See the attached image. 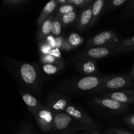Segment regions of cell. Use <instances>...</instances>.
<instances>
[{
  "mask_svg": "<svg viewBox=\"0 0 134 134\" xmlns=\"http://www.w3.org/2000/svg\"><path fill=\"white\" fill-rule=\"evenodd\" d=\"M38 126L42 131L50 132L54 130V115L52 110L48 107L42 105L33 113Z\"/></svg>",
  "mask_w": 134,
  "mask_h": 134,
  "instance_id": "1",
  "label": "cell"
},
{
  "mask_svg": "<svg viewBox=\"0 0 134 134\" xmlns=\"http://www.w3.org/2000/svg\"><path fill=\"white\" fill-rule=\"evenodd\" d=\"M132 77L130 75H116L115 77L111 76L109 79L103 82L102 85L97 88L96 90L98 92L105 90H113L123 89L130 86Z\"/></svg>",
  "mask_w": 134,
  "mask_h": 134,
  "instance_id": "2",
  "label": "cell"
},
{
  "mask_svg": "<svg viewBox=\"0 0 134 134\" xmlns=\"http://www.w3.org/2000/svg\"><path fill=\"white\" fill-rule=\"evenodd\" d=\"M118 44L116 34L111 31H104L99 33L90 39L88 45L92 47H111L114 48Z\"/></svg>",
  "mask_w": 134,
  "mask_h": 134,
  "instance_id": "3",
  "label": "cell"
},
{
  "mask_svg": "<svg viewBox=\"0 0 134 134\" xmlns=\"http://www.w3.org/2000/svg\"><path fill=\"white\" fill-rule=\"evenodd\" d=\"M110 77L111 76L99 77L96 75H88L77 81L75 84V86L77 90L82 91L92 90L99 87Z\"/></svg>",
  "mask_w": 134,
  "mask_h": 134,
  "instance_id": "4",
  "label": "cell"
},
{
  "mask_svg": "<svg viewBox=\"0 0 134 134\" xmlns=\"http://www.w3.org/2000/svg\"><path fill=\"white\" fill-rule=\"evenodd\" d=\"M65 113L70 115L72 118L77 119L81 122L86 124L88 126L92 127V128H96L95 123L94 120L90 117L88 115H86L84 111H81L79 109L77 108L73 105H69L67 107L65 110Z\"/></svg>",
  "mask_w": 134,
  "mask_h": 134,
  "instance_id": "5",
  "label": "cell"
},
{
  "mask_svg": "<svg viewBox=\"0 0 134 134\" xmlns=\"http://www.w3.org/2000/svg\"><path fill=\"white\" fill-rule=\"evenodd\" d=\"M20 74L22 81L26 84L32 85L37 79V72L35 67L28 63H25L20 67Z\"/></svg>",
  "mask_w": 134,
  "mask_h": 134,
  "instance_id": "6",
  "label": "cell"
},
{
  "mask_svg": "<svg viewBox=\"0 0 134 134\" xmlns=\"http://www.w3.org/2000/svg\"><path fill=\"white\" fill-rule=\"evenodd\" d=\"M48 107L53 112L65 113L67 107L69 105V100L65 97L59 95L51 96L47 102Z\"/></svg>",
  "mask_w": 134,
  "mask_h": 134,
  "instance_id": "7",
  "label": "cell"
},
{
  "mask_svg": "<svg viewBox=\"0 0 134 134\" xmlns=\"http://www.w3.org/2000/svg\"><path fill=\"white\" fill-rule=\"evenodd\" d=\"M93 3L85 7L77 16L76 20V28L78 30H84L86 27L90 26L92 18Z\"/></svg>",
  "mask_w": 134,
  "mask_h": 134,
  "instance_id": "8",
  "label": "cell"
},
{
  "mask_svg": "<svg viewBox=\"0 0 134 134\" xmlns=\"http://www.w3.org/2000/svg\"><path fill=\"white\" fill-rule=\"evenodd\" d=\"M103 97L111 98L120 103L126 105L127 103H131L134 101V92L131 90H120V91L107 93L105 94Z\"/></svg>",
  "mask_w": 134,
  "mask_h": 134,
  "instance_id": "9",
  "label": "cell"
},
{
  "mask_svg": "<svg viewBox=\"0 0 134 134\" xmlns=\"http://www.w3.org/2000/svg\"><path fill=\"white\" fill-rule=\"evenodd\" d=\"M94 102L98 105L105 107L108 109L115 111H121L126 107V105L120 103L116 100L107 98H101L94 99Z\"/></svg>",
  "mask_w": 134,
  "mask_h": 134,
  "instance_id": "10",
  "label": "cell"
},
{
  "mask_svg": "<svg viewBox=\"0 0 134 134\" xmlns=\"http://www.w3.org/2000/svg\"><path fill=\"white\" fill-rule=\"evenodd\" d=\"M72 117L67 113H59L54 115V128L56 130H64L69 126Z\"/></svg>",
  "mask_w": 134,
  "mask_h": 134,
  "instance_id": "11",
  "label": "cell"
},
{
  "mask_svg": "<svg viewBox=\"0 0 134 134\" xmlns=\"http://www.w3.org/2000/svg\"><path fill=\"white\" fill-rule=\"evenodd\" d=\"M58 1H55V0H51L49 2L47 3L45 5L44 7L43 8V10H42L41 13L39 15V18H38L37 21V24L38 27H40L41 26L42 24L48 18L51 16V14L54 11L56 8L57 7Z\"/></svg>",
  "mask_w": 134,
  "mask_h": 134,
  "instance_id": "12",
  "label": "cell"
},
{
  "mask_svg": "<svg viewBox=\"0 0 134 134\" xmlns=\"http://www.w3.org/2000/svg\"><path fill=\"white\" fill-rule=\"evenodd\" d=\"M113 52L111 47H94L85 52V56L92 58H102L109 56Z\"/></svg>",
  "mask_w": 134,
  "mask_h": 134,
  "instance_id": "13",
  "label": "cell"
},
{
  "mask_svg": "<svg viewBox=\"0 0 134 134\" xmlns=\"http://www.w3.org/2000/svg\"><path fill=\"white\" fill-rule=\"evenodd\" d=\"M78 69L85 75H88V76L91 75L97 74L98 73V68L95 62L92 60H82L81 62L79 63Z\"/></svg>",
  "mask_w": 134,
  "mask_h": 134,
  "instance_id": "14",
  "label": "cell"
},
{
  "mask_svg": "<svg viewBox=\"0 0 134 134\" xmlns=\"http://www.w3.org/2000/svg\"><path fill=\"white\" fill-rule=\"evenodd\" d=\"M54 16H51L48 17L43 24L41 26L39 27V33H38V39L39 41H43L47 37H48L51 33V25L53 21Z\"/></svg>",
  "mask_w": 134,
  "mask_h": 134,
  "instance_id": "15",
  "label": "cell"
},
{
  "mask_svg": "<svg viewBox=\"0 0 134 134\" xmlns=\"http://www.w3.org/2000/svg\"><path fill=\"white\" fill-rule=\"evenodd\" d=\"M22 98L32 114L42 106V104L39 103L35 97L28 93H22Z\"/></svg>",
  "mask_w": 134,
  "mask_h": 134,
  "instance_id": "16",
  "label": "cell"
},
{
  "mask_svg": "<svg viewBox=\"0 0 134 134\" xmlns=\"http://www.w3.org/2000/svg\"><path fill=\"white\" fill-rule=\"evenodd\" d=\"M106 1L104 0H97L92 4V18L90 26H92L99 17V14L103 10V7L105 5Z\"/></svg>",
  "mask_w": 134,
  "mask_h": 134,
  "instance_id": "17",
  "label": "cell"
},
{
  "mask_svg": "<svg viewBox=\"0 0 134 134\" xmlns=\"http://www.w3.org/2000/svg\"><path fill=\"white\" fill-rule=\"evenodd\" d=\"M63 68H64V64L61 61H59L58 62L55 64H43L42 66L43 71L47 75L55 74L61 70Z\"/></svg>",
  "mask_w": 134,
  "mask_h": 134,
  "instance_id": "18",
  "label": "cell"
},
{
  "mask_svg": "<svg viewBox=\"0 0 134 134\" xmlns=\"http://www.w3.org/2000/svg\"><path fill=\"white\" fill-rule=\"evenodd\" d=\"M67 39L72 48H77L79 46L81 45L84 41L83 38L77 33H73V34H70L68 38H67Z\"/></svg>",
  "mask_w": 134,
  "mask_h": 134,
  "instance_id": "19",
  "label": "cell"
},
{
  "mask_svg": "<svg viewBox=\"0 0 134 134\" xmlns=\"http://www.w3.org/2000/svg\"><path fill=\"white\" fill-rule=\"evenodd\" d=\"M59 18H60V20L62 25H64V26H69V25L74 23L75 21L77 20V13L74 11L71 13H68V14L60 16Z\"/></svg>",
  "mask_w": 134,
  "mask_h": 134,
  "instance_id": "20",
  "label": "cell"
},
{
  "mask_svg": "<svg viewBox=\"0 0 134 134\" xmlns=\"http://www.w3.org/2000/svg\"><path fill=\"white\" fill-rule=\"evenodd\" d=\"M62 24L60 18L58 16H54L51 25V33L54 36H60L62 32Z\"/></svg>",
  "mask_w": 134,
  "mask_h": 134,
  "instance_id": "21",
  "label": "cell"
},
{
  "mask_svg": "<svg viewBox=\"0 0 134 134\" xmlns=\"http://www.w3.org/2000/svg\"><path fill=\"white\" fill-rule=\"evenodd\" d=\"M117 49L120 50V52H125L126 50H130L134 48V36L126 39L124 41L120 43L119 46L116 47Z\"/></svg>",
  "mask_w": 134,
  "mask_h": 134,
  "instance_id": "22",
  "label": "cell"
},
{
  "mask_svg": "<svg viewBox=\"0 0 134 134\" xmlns=\"http://www.w3.org/2000/svg\"><path fill=\"white\" fill-rule=\"evenodd\" d=\"M76 10V7L75 5H72V4L67 3L65 5H61L59 7L58 10V15L57 16L60 17V16L64 15V14H68V13H71L72 12H74Z\"/></svg>",
  "mask_w": 134,
  "mask_h": 134,
  "instance_id": "23",
  "label": "cell"
},
{
  "mask_svg": "<svg viewBox=\"0 0 134 134\" xmlns=\"http://www.w3.org/2000/svg\"><path fill=\"white\" fill-rule=\"evenodd\" d=\"M39 52H40V56L41 55L48 54L52 49V47L48 44V43L45 40L42 41L39 43Z\"/></svg>",
  "mask_w": 134,
  "mask_h": 134,
  "instance_id": "24",
  "label": "cell"
},
{
  "mask_svg": "<svg viewBox=\"0 0 134 134\" xmlns=\"http://www.w3.org/2000/svg\"><path fill=\"white\" fill-rule=\"evenodd\" d=\"M41 62L43 63V64H55V63L58 62L60 60H57L54 56L51 55V54L45 55H41L40 56Z\"/></svg>",
  "mask_w": 134,
  "mask_h": 134,
  "instance_id": "25",
  "label": "cell"
},
{
  "mask_svg": "<svg viewBox=\"0 0 134 134\" xmlns=\"http://www.w3.org/2000/svg\"><path fill=\"white\" fill-rule=\"evenodd\" d=\"M93 2L92 0H68V3L72 4L75 7H86Z\"/></svg>",
  "mask_w": 134,
  "mask_h": 134,
  "instance_id": "26",
  "label": "cell"
},
{
  "mask_svg": "<svg viewBox=\"0 0 134 134\" xmlns=\"http://www.w3.org/2000/svg\"><path fill=\"white\" fill-rule=\"evenodd\" d=\"M125 3H126V0H114V1H110L109 5H107V8L106 10L109 11V10H113L115 8L121 6L122 5H123Z\"/></svg>",
  "mask_w": 134,
  "mask_h": 134,
  "instance_id": "27",
  "label": "cell"
},
{
  "mask_svg": "<svg viewBox=\"0 0 134 134\" xmlns=\"http://www.w3.org/2000/svg\"><path fill=\"white\" fill-rule=\"evenodd\" d=\"M44 40L48 43V44L52 47V48H56V37L54 36L53 35H49L46 37Z\"/></svg>",
  "mask_w": 134,
  "mask_h": 134,
  "instance_id": "28",
  "label": "cell"
},
{
  "mask_svg": "<svg viewBox=\"0 0 134 134\" xmlns=\"http://www.w3.org/2000/svg\"><path fill=\"white\" fill-rule=\"evenodd\" d=\"M107 134H132V133L126 132V131L122 130L112 128V129H110L107 131Z\"/></svg>",
  "mask_w": 134,
  "mask_h": 134,
  "instance_id": "29",
  "label": "cell"
},
{
  "mask_svg": "<svg viewBox=\"0 0 134 134\" xmlns=\"http://www.w3.org/2000/svg\"><path fill=\"white\" fill-rule=\"evenodd\" d=\"M65 39L63 38V37L58 36L56 37V48H62L63 44H64Z\"/></svg>",
  "mask_w": 134,
  "mask_h": 134,
  "instance_id": "30",
  "label": "cell"
},
{
  "mask_svg": "<svg viewBox=\"0 0 134 134\" xmlns=\"http://www.w3.org/2000/svg\"><path fill=\"white\" fill-rule=\"evenodd\" d=\"M49 54H51V55L54 56V57L58 60L62 58L61 52H60V49H59V48H52V49L51 50V52H50Z\"/></svg>",
  "mask_w": 134,
  "mask_h": 134,
  "instance_id": "31",
  "label": "cell"
},
{
  "mask_svg": "<svg viewBox=\"0 0 134 134\" xmlns=\"http://www.w3.org/2000/svg\"><path fill=\"white\" fill-rule=\"evenodd\" d=\"M125 121L130 126L134 128V115H130V116H127L126 118H125Z\"/></svg>",
  "mask_w": 134,
  "mask_h": 134,
  "instance_id": "32",
  "label": "cell"
},
{
  "mask_svg": "<svg viewBox=\"0 0 134 134\" xmlns=\"http://www.w3.org/2000/svg\"><path fill=\"white\" fill-rule=\"evenodd\" d=\"M61 49L64 50V51H71V50L72 49V47H71V45L69 44V42H68V39H65V41H64V44H63L62 47Z\"/></svg>",
  "mask_w": 134,
  "mask_h": 134,
  "instance_id": "33",
  "label": "cell"
},
{
  "mask_svg": "<svg viewBox=\"0 0 134 134\" xmlns=\"http://www.w3.org/2000/svg\"><path fill=\"white\" fill-rule=\"evenodd\" d=\"M26 2L25 0H6L4 1V3L7 4H12V5H14V4H22L23 3Z\"/></svg>",
  "mask_w": 134,
  "mask_h": 134,
  "instance_id": "34",
  "label": "cell"
},
{
  "mask_svg": "<svg viewBox=\"0 0 134 134\" xmlns=\"http://www.w3.org/2000/svg\"><path fill=\"white\" fill-rule=\"evenodd\" d=\"M132 75L134 76V65H133V69H132Z\"/></svg>",
  "mask_w": 134,
  "mask_h": 134,
  "instance_id": "35",
  "label": "cell"
},
{
  "mask_svg": "<svg viewBox=\"0 0 134 134\" xmlns=\"http://www.w3.org/2000/svg\"><path fill=\"white\" fill-rule=\"evenodd\" d=\"M94 134H99L98 132H94Z\"/></svg>",
  "mask_w": 134,
  "mask_h": 134,
  "instance_id": "36",
  "label": "cell"
},
{
  "mask_svg": "<svg viewBox=\"0 0 134 134\" xmlns=\"http://www.w3.org/2000/svg\"><path fill=\"white\" fill-rule=\"evenodd\" d=\"M89 134H94V133H89Z\"/></svg>",
  "mask_w": 134,
  "mask_h": 134,
  "instance_id": "37",
  "label": "cell"
},
{
  "mask_svg": "<svg viewBox=\"0 0 134 134\" xmlns=\"http://www.w3.org/2000/svg\"><path fill=\"white\" fill-rule=\"evenodd\" d=\"M133 92H134V90H133Z\"/></svg>",
  "mask_w": 134,
  "mask_h": 134,
  "instance_id": "38",
  "label": "cell"
}]
</instances>
